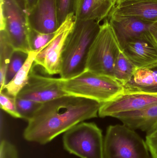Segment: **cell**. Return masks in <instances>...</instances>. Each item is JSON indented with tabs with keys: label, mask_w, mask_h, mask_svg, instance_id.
<instances>
[{
	"label": "cell",
	"mask_w": 157,
	"mask_h": 158,
	"mask_svg": "<svg viewBox=\"0 0 157 158\" xmlns=\"http://www.w3.org/2000/svg\"><path fill=\"white\" fill-rule=\"evenodd\" d=\"M157 104L156 94L123 93L101 104L98 115L100 118L112 117L115 114L139 110Z\"/></svg>",
	"instance_id": "cell-10"
},
{
	"label": "cell",
	"mask_w": 157,
	"mask_h": 158,
	"mask_svg": "<svg viewBox=\"0 0 157 158\" xmlns=\"http://www.w3.org/2000/svg\"><path fill=\"white\" fill-rule=\"evenodd\" d=\"M150 32L157 44V22L153 23L150 28Z\"/></svg>",
	"instance_id": "cell-28"
},
{
	"label": "cell",
	"mask_w": 157,
	"mask_h": 158,
	"mask_svg": "<svg viewBox=\"0 0 157 158\" xmlns=\"http://www.w3.org/2000/svg\"><path fill=\"white\" fill-rule=\"evenodd\" d=\"M56 2L58 21L61 26L69 16L75 15L77 0H56Z\"/></svg>",
	"instance_id": "cell-24"
},
{
	"label": "cell",
	"mask_w": 157,
	"mask_h": 158,
	"mask_svg": "<svg viewBox=\"0 0 157 158\" xmlns=\"http://www.w3.org/2000/svg\"><path fill=\"white\" fill-rule=\"evenodd\" d=\"M121 50L108 18L100 30L88 54L86 70L113 77L114 65Z\"/></svg>",
	"instance_id": "cell-5"
},
{
	"label": "cell",
	"mask_w": 157,
	"mask_h": 158,
	"mask_svg": "<svg viewBox=\"0 0 157 158\" xmlns=\"http://www.w3.org/2000/svg\"><path fill=\"white\" fill-rule=\"evenodd\" d=\"M99 22L76 20L65 40L60 75L64 80L75 77L86 71L91 46L100 30Z\"/></svg>",
	"instance_id": "cell-2"
},
{
	"label": "cell",
	"mask_w": 157,
	"mask_h": 158,
	"mask_svg": "<svg viewBox=\"0 0 157 158\" xmlns=\"http://www.w3.org/2000/svg\"><path fill=\"white\" fill-rule=\"evenodd\" d=\"M120 1H125V0H120Z\"/></svg>",
	"instance_id": "cell-31"
},
{
	"label": "cell",
	"mask_w": 157,
	"mask_h": 158,
	"mask_svg": "<svg viewBox=\"0 0 157 158\" xmlns=\"http://www.w3.org/2000/svg\"><path fill=\"white\" fill-rule=\"evenodd\" d=\"M0 106L2 110L12 117L21 118L17 109L15 98L11 97L9 95L6 94L2 91L0 93Z\"/></svg>",
	"instance_id": "cell-25"
},
{
	"label": "cell",
	"mask_w": 157,
	"mask_h": 158,
	"mask_svg": "<svg viewBox=\"0 0 157 158\" xmlns=\"http://www.w3.org/2000/svg\"><path fill=\"white\" fill-rule=\"evenodd\" d=\"M120 0H77L76 20L99 22L108 18Z\"/></svg>",
	"instance_id": "cell-15"
},
{
	"label": "cell",
	"mask_w": 157,
	"mask_h": 158,
	"mask_svg": "<svg viewBox=\"0 0 157 158\" xmlns=\"http://www.w3.org/2000/svg\"><path fill=\"white\" fill-rule=\"evenodd\" d=\"M56 33V31L50 34L41 33L29 27L28 42L30 52H40L51 41Z\"/></svg>",
	"instance_id": "cell-21"
},
{
	"label": "cell",
	"mask_w": 157,
	"mask_h": 158,
	"mask_svg": "<svg viewBox=\"0 0 157 158\" xmlns=\"http://www.w3.org/2000/svg\"><path fill=\"white\" fill-rule=\"evenodd\" d=\"M121 50L131 41L151 35L152 23L133 18H108Z\"/></svg>",
	"instance_id": "cell-14"
},
{
	"label": "cell",
	"mask_w": 157,
	"mask_h": 158,
	"mask_svg": "<svg viewBox=\"0 0 157 158\" xmlns=\"http://www.w3.org/2000/svg\"><path fill=\"white\" fill-rule=\"evenodd\" d=\"M136 70L132 63L121 51L114 65L113 78L124 86L131 79Z\"/></svg>",
	"instance_id": "cell-20"
},
{
	"label": "cell",
	"mask_w": 157,
	"mask_h": 158,
	"mask_svg": "<svg viewBox=\"0 0 157 158\" xmlns=\"http://www.w3.org/2000/svg\"><path fill=\"white\" fill-rule=\"evenodd\" d=\"M102 131L94 123L82 122L63 134L67 152L80 158H104Z\"/></svg>",
	"instance_id": "cell-6"
},
{
	"label": "cell",
	"mask_w": 157,
	"mask_h": 158,
	"mask_svg": "<svg viewBox=\"0 0 157 158\" xmlns=\"http://www.w3.org/2000/svg\"><path fill=\"white\" fill-rule=\"evenodd\" d=\"M101 104L72 95L43 103L28 121L23 137L27 142L46 144L78 123L97 117Z\"/></svg>",
	"instance_id": "cell-1"
},
{
	"label": "cell",
	"mask_w": 157,
	"mask_h": 158,
	"mask_svg": "<svg viewBox=\"0 0 157 158\" xmlns=\"http://www.w3.org/2000/svg\"><path fill=\"white\" fill-rule=\"evenodd\" d=\"M104 158H150L146 142L124 124L110 125L104 139Z\"/></svg>",
	"instance_id": "cell-4"
},
{
	"label": "cell",
	"mask_w": 157,
	"mask_h": 158,
	"mask_svg": "<svg viewBox=\"0 0 157 158\" xmlns=\"http://www.w3.org/2000/svg\"><path fill=\"white\" fill-rule=\"evenodd\" d=\"M37 0H26V13L29 12L37 3Z\"/></svg>",
	"instance_id": "cell-29"
},
{
	"label": "cell",
	"mask_w": 157,
	"mask_h": 158,
	"mask_svg": "<svg viewBox=\"0 0 157 158\" xmlns=\"http://www.w3.org/2000/svg\"></svg>",
	"instance_id": "cell-32"
},
{
	"label": "cell",
	"mask_w": 157,
	"mask_h": 158,
	"mask_svg": "<svg viewBox=\"0 0 157 158\" xmlns=\"http://www.w3.org/2000/svg\"><path fill=\"white\" fill-rule=\"evenodd\" d=\"M63 89L69 95L80 97L103 103L123 94V85L112 77L84 72L79 76L65 80Z\"/></svg>",
	"instance_id": "cell-3"
},
{
	"label": "cell",
	"mask_w": 157,
	"mask_h": 158,
	"mask_svg": "<svg viewBox=\"0 0 157 158\" xmlns=\"http://www.w3.org/2000/svg\"><path fill=\"white\" fill-rule=\"evenodd\" d=\"M14 51L5 31L0 30V92L3 90L7 67Z\"/></svg>",
	"instance_id": "cell-19"
},
{
	"label": "cell",
	"mask_w": 157,
	"mask_h": 158,
	"mask_svg": "<svg viewBox=\"0 0 157 158\" xmlns=\"http://www.w3.org/2000/svg\"><path fill=\"white\" fill-rule=\"evenodd\" d=\"M40 52H30L23 66L17 72L11 81L4 86L7 94L16 98L23 87L27 83L29 73L35 65V60Z\"/></svg>",
	"instance_id": "cell-18"
},
{
	"label": "cell",
	"mask_w": 157,
	"mask_h": 158,
	"mask_svg": "<svg viewBox=\"0 0 157 158\" xmlns=\"http://www.w3.org/2000/svg\"><path fill=\"white\" fill-rule=\"evenodd\" d=\"M14 1L20 8L26 12V0H14Z\"/></svg>",
	"instance_id": "cell-30"
},
{
	"label": "cell",
	"mask_w": 157,
	"mask_h": 158,
	"mask_svg": "<svg viewBox=\"0 0 157 158\" xmlns=\"http://www.w3.org/2000/svg\"><path fill=\"white\" fill-rule=\"evenodd\" d=\"M34 66L29 73L27 83L16 97L43 104L61 97L69 95L63 89L64 79L38 75L33 71Z\"/></svg>",
	"instance_id": "cell-9"
},
{
	"label": "cell",
	"mask_w": 157,
	"mask_h": 158,
	"mask_svg": "<svg viewBox=\"0 0 157 158\" xmlns=\"http://www.w3.org/2000/svg\"><path fill=\"white\" fill-rule=\"evenodd\" d=\"M16 105L21 118L28 121L33 117L35 112L39 108L42 103L32 100L15 98Z\"/></svg>",
	"instance_id": "cell-23"
},
{
	"label": "cell",
	"mask_w": 157,
	"mask_h": 158,
	"mask_svg": "<svg viewBox=\"0 0 157 158\" xmlns=\"http://www.w3.org/2000/svg\"><path fill=\"white\" fill-rule=\"evenodd\" d=\"M29 53L18 50L14 51L7 67L5 85L11 81L16 74L20 70L26 63L28 57Z\"/></svg>",
	"instance_id": "cell-22"
},
{
	"label": "cell",
	"mask_w": 157,
	"mask_h": 158,
	"mask_svg": "<svg viewBox=\"0 0 157 158\" xmlns=\"http://www.w3.org/2000/svg\"><path fill=\"white\" fill-rule=\"evenodd\" d=\"M146 142L152 158H157V124L147 132Z\"/></svg>",
	"instance_id": "cell-27"
},
{
	"label": "cell",
	"mask_w": 157,
	"mask_h": 158,
	"mask_svg": "<svg viewBox=\"0 0 157 158\" xmlns=\"http://www.w3.org/2000/svg\"><path fill=\"white\" fill-rule=\"evenodd\" d=\"M124 87V93L157 94V67L137 69Z\"/></svg>",
	"instance_id": "cell-17"
},
{
	"label": "cell",
	"mask_w": 157,
	"mask_h": 158,
	"mask_svg": "<svg viewBox=\"0 0 157 158\" xmlns=\"http://www.w3.org/2000/svg\"><path fill=\"white\" fill-rule=\"evenodd\" d=\"M122 51L137 70L157 67V44L151 34L129 42Z\"/></svg>",
	"instance_id": "cell-11"
},
{
	"label": "cell",
	"mask_w": 157,
	"mask_h": 158,
	"mask_svg": "<svg viewBox=\"0 0 157 158\" xmlns=\"http://www.w3.org/2000/svg\"><path fill=\"white\" fill-rule=\"evenodd\" d=\"M75 19L74 15L67 18L51 41L38 54L35 60V66L42 67L45 72L50 75L60 74L65 44L73 27Z\"/></svg>",
	"instance_id": "cell-8"
},
{
	"label": "cell",
	"mask_w": 157,
	"mask_h": 158,
	"mask_svg": "<svg viewBox=\"0 0 157 158\" xmlns=\"http://www.w3.org/2000/svg\"><path fill=\"white\" fill-rule=\"evenodd\" d=\"M26 14L29 27L38 32L50 34L60 28L56 0H37Z\"/></svg>",
	"instance_id": "cell-12"
},
{
	"label": "cell",
	"mask_w": 157,
	"mask_h": 158,
	"mask_svg": "<svg viewBox=\"0 0 157 158\" xmlns=\"http://www.w3.org/2000/svg\"><path fill=\"white\" fill-rule=\"evenodd\" d=\"M0 158H19L15 146L6 139L2 140L0 144Z\"/></svg>",
	"instance_id": "cell-26"
},
{
	"label": "cell",
	"mask_w": 157,
	"mask_h": 158,
	"mask_svg": "<svg viewBox=\"0 0 157 158\" xmlns=\"http://www.w3.org/2000/svg\"><path fill=\"white\" fill-rule=\"evenodd\" d=\"M112 117L132 130L147 132L157 124V104L139 110L118 113Z\"/></svg>",
	"instance_id": "cell-16"
},
{
	"label": "cell",
	"mask_w": 157,
	"mask_h": 158,
	"mask_svg": "<svg viewBox=\"0 0 157 158\" xmlns=\"http://www.w3.org/2000/svg\"><path fill=\"white\" fill-rule=\"evenodd\" d=\"M108 18H133L148 23L157 22V0L120 1Z\"/></svg>",
	"instance_id": "cell-13"
},
{
	"label": "cell",
	"mask_w": 157,
	"mask_h": 158,
	"mask_svg": "<svg viewBox=\"0 0 157 158\" xmlns=\"http://www.w3.org/2000/svg\"><path fill=\"white\" fill-rule=\"evenodd\" d=\"M0 30H4L14 50L30 52L27 14L14 0H1Z\"/></svg>",
	"instance_id": "cell-7"
}]
</instances>
